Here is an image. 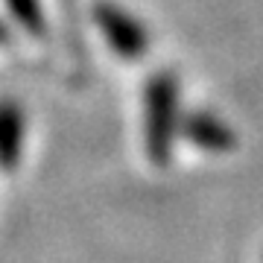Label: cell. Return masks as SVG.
Here are the masks:
<instances>
[{
  "mask_svg": "<svg viewBox=\"0 0 263 263\" xmlns=\"http://www.w3.org/2000/svg\"><path fill=\"white\" fill-rule=\"evenodd\" d=\"M143 152L155 167H167L181 129V82L173 70H158L143 82Z\"/></svg>",
  "mask_w": 263,
  "mask_h": 263,
  "instance_id": "obj_1",
  "label": "cell"
},
{
  "mask_svg": "<svg viewBox=\"0 0 263 263\" xmlns=\"http://www.w3.org/2000/svg\"><path fill=\"white\" fill-rule=\"evenodd\" d=\"M94 24L114 50V56L126 59V62H138L149 53V32L132 12H126L117 3L100 0L94 6Z\"/></svg>",
  "mask_w": 263,
  "mask_h": 263,
  "instance_id": "obj_2",
  "label": "cell"
},
{
  "mask_svg": "<svg viewBox=\"0 0 263 263\" xmlns=\"http://www.w3.org/2000/svg\"><path fill=\"white\" fill-rule=\"evenodd\" d=\"M179 135L190 146L208 152V155H222L237 146V132L226 117H219L211 108H193L181 114V129Z\"/></svg>",
  "mask_w": 263,
  "mask_h": 263,
  "instance_id": "obj_3",
  "label": "cell"
},
{
  "mask_svg": "<svg viewBox=\"0 0 263 263\" xmlns=\"http://www.w3.org/2000/svg\"><path fill=\"white\" fill-rule=\"evenodd\" d=\"M27 141V114L15 100H0V170L15 173Z\"/></svg>",
  "mask_w": 263,
  "mask_h": 263,
  "instance_id": "obj_4",
  "label": "cell"
},
{
  "mask_svg": "<svg viewBox=\"0 0 263 263\" xmlns=\"http://www.w3.org/2000/svg\"><path fill=\"white\" fill-rule=\"evenodd\" d=\"M3 3H6V12L12 15V21L27 35L41 38L47 32V15L41 9V0H3Z\"/></svg>",
  "mask_w": 263,
  "mask_h": 263,
  "instance_id": "obj_5",
  "label": "cell"
},
{
  "mask_svg": "<svg viewBox=\"0 0 263 263\" xmlns=\"http://www.w3.org/2000/svg\"><path fill=\"white\" fill-rule=\"evenodd\" d=\"M9 38H12V29H9V24H6V21L0 18V47H3V44H9Z\"/></svg>",
  "mask_w": 263,
  "mask_h": 263,
  "instance_id": "obj_6",
  "label": "cell"
}]
</instances>
